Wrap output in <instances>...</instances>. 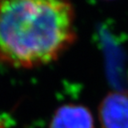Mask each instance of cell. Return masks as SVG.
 <instances>
[{
	"label": "cell",
	"mask_w": 128,
	"mask_h": 128,
	"mask_svg": "<svg viewBox=\"0 0 128 128\" xmlns=\"http://www.w3.org/2000/svg\"><path fill=\"white\" fill-rule=\"evenodd\" d=\"M70 0H2L0 63L32 68L54 62L76 41Z\"/></svg>",
	"instance_id": "obj_1"
},
{
	"label": "cell",
	"mask_w": 128,
	"mask_h": 128,
	"mask_svg": "<svg viewBox=\"0 0 128 128\" xmlns=\"http://www.w3.org/2000/svg\"><path fill=\"white\" fill-rule=\"evenodd\" d=\"M103 128H128V92H113L106 95L99 108Z\"/></svg>",
	"instance_id": "obj_2"
},
{
	"label": "cell",
	"mask_w": 128,
	"mask_h": 128,
	"mask_svg": "<svg viewBox=\"0 0 128 128\" xmlns=\"http://www.w3.org/2000/svg\"><path fill=\"white\" fill-rule=\"evenodd\" d=\"M50 128H94V118L86 107L68 104L55 111Z\"/></svg>",
	"instance_id": "obj_3"
}]
</instances>
